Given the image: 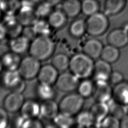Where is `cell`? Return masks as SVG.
Wrapping results in <instances>:
<instances>
[{"mask_svg": "<svg viewBox=\"0 0 128 128\" xmlns=\"http://www.w3.org/2000/svg\"><path fill=\"white\" fill-rule=\"evenodd\" d=\"M54 49V43L49 36H38L30 42L28 52L30 56L41 62L49 58Z\"/></svg>", "mask_w": 128, "mask_h": 128, "instance_id": "2", "label": "cell"}, {"mask_svg": "<svg viewBox=\"0 0 128 128\" xmlns=\"http://www.w3.org/2000/svg\"><path fill=\"white\" fill-rule=\"evenodd\" d=\"M124 80L122 74L118 71H112L108 81L114 86Z\"/></svg>", "mask_w": 128, "mask_h": 128, "instance_id": "40", "label": "cell"}, {"mask_svg": "<svg viewBox=\"0 0 128 128\" xmlns=\"http://www.w3.org/2000/svg\"><path fill=\"white\" fill-rule=\"evenodd\" d=\"M44 1L53 7L56 6L58 4H60L62 2V0H44Z\"/></svg>", "mask_w": 128, "mask_h": 128, "instance_id": "44", "label": "cell"}, {"mask_svg": "<svg viewBox=\"0 0 128 128\" xmlns=\"http://www.w3.org/2000/svg\"><path fill=\"white\" fill-rule=\"evenodd\" d=\"M80 80L71 72L64 71L58 74L54 84L58 90L70 93L77 89L80 82Z\"/></svg>", "mask_w": 128, "mask_h": 128, "instance_id": "8", "label": "cell"}, {"mask_svg": "<svg viewBox=\"0 0 128 128\" xmlns=\"http://www.w3.org/2000/svg\"><path fill=\"white\" fill-rule=\"evenodd\" d=\"M94 62L84 52L78 53L70 58L69 70L80 80L88 78L92 75Z\"/></svg>", "mask_w": 128, "mask_h": 128, "instance_id": "1", "label": "cell"}, {"mask_svg": "<svg viewBox=\"0 0 128 128\" xmlns=\"http://www.w3.org/2000/svg\"><path fill=\"white\" fill-rule=\"evenodd\" d=\"M69 32L75 38H80L83 36L86 32V20L79 18L72 21L69 27Z\"/></svg>", "mask_w": 128, "mask_h": 128, "instance_id": "27", "label": "cell"}, {"mask_svg": "<svg viewBox=\"0 0 128 128\" xmlns=\"http://www.w3.org/2000/svg\"><path fill=\"white\" fill-rule=\"evenodd\" d=\"M20 6V0H0V8L4 15H16Z\"/></svg>", "mask_w": 128, "mask_h": 128, "instance_id": "25", "label": "cell"}, {"mask_svg": "<svg viewBox=\"0 0 128 128\" xmlns=\"http://www.w3.org/2000/svg\"><path fill=\"white\" fill-rule=\"evenodd\" d=\"M110 64L102 59L94 62L92 76L94 81H108L112 72Z\"/></svg>", "mask_w": 128, "mask_h": 128, "instance_id": "12", "label": "cell"}, {"mask_svg": "<svg viewBox=\"0 0 128 128\" xmlns=\"http://www.w3.org/2000/svg\"><path fill=\"white\" fill-rule=\"evenodd\" d=\"M41 66L40 61L30 55L22 59L18 70L24 80H30L37 77Z\"/></svg>", "mask_w": 128, "mask_h": 128, "instance_id": "7", "label": "cell"}, {"mask_svg": "<svg viewBox=\"0 0 128 128\" xmlns=\"http://www.w3.org/2000/svg\"></svg>", "mask_w": 128, "mask_h": 128, "instance_id": "48", "label": "cell"}, {"mask_svg": "<svg viewBox=\"0 0 128 128\" xmlns=\"http://www.w3.org/2000/svg\"><path fill=\"white\" fill-rule=\"evenodd\" d=\"M1 82L4 88L10 92H22L26 88L24 80L18 70H6L2 76Z\"/></svg>", "mask_w": 128, "mask_h": 128, "instance_id": "6", "label": "cell"}, {"mask_svg": "<svg viewBox=\"0 0 128 128\" xmlns=\"http://www.w3.org/2000/svg\"><path fill=\"white\" fill-rule=\"evenodd\" d=\"M7 110L4 107H0V128H6L9 124V117Z\"/></svg>", "mask_w": 128, "mask_h": 128, "instance_id": "39", "label": "cell"}, {"mask_svg": "<svg viewBox=\"0 0 128 128\" xmlns=\"http://www.w3.org/2000/svg\"><path fill=\"white\" fill-rule=\"evenodd\" d=\"M70 62V58L67 55L59 53L52 57L51 64L58 72H63L69 68Z\"/></svg>", "mask_w": 128, "mask_h": 128, "instance_id": "30", "label": "cell"}, {"mask_svg": "<svg viewBox=\"0 0 128 128\" xmlns=\"http://www.w3.org/2000/svg\"><path fill=\"white\" fill-rule=\"evenodd\" d=\"M8 36L6 28L4 24L0 22V41L4 40L6 37Z\"/></svg>", "mask_w": 128, "mask_h": 128, "instance_id": "42", "label": "cell"}, {"mask_svg": "<svg viewBox=\"0 0 128 128\" xmlns=\"http://www.w3.org/2000/svg\"><path fill=\"white\" fill-rule=\"evenodd\" d=\"M36 5L31 0H21V6L16 16L23 26H32L40 18L36 12Z\"/></svg>", "mask_w": 128, "mask_h": 128, "instance_id": "5", "label": "cell"}, {"mask_svg": "<svg viewBox=\"0 0 128 128\" xmlns=\"http://www.w3.org/2000/svg\"><path fill=\"white\" fill-rule=\"evenodd\" d=\"M3 13L2 12V10H0V22H1V20H2V16H3Z\"/></svg>", "mask_w": 128, "mask_h": 128, "instance_id": "47", "label": "cell"}, {"mask_svg": "<svg viewBox=\"0 0 128 128\" xmlns=\"http://www.w3.org/2000/svg\"><path fill=\"white\" fill-rule=\"evenodd\" d=\"M100 4L97 0H83L82 2V12L86 16H90L98 12Z\"/></svg>", "mask_w": 128, "mask_h": 128, "instance_id": "33", "label": "cell"}, {"mask_svg": "<svg viewBox=\"0 0 128 128\" xmlns=\"http://www.w3.org/2000/svg\"><path fill=\"white\" fill-rule=\"evenodd\" d=\"M58 72L52 64H46L41 66L37 78L40 83L52 85L58 76Z\"/></svg>", "mask_w": 128, "mask_h": 128, "instance_id": "14", "label": "cell"}, {"mask_svg": "<svg viewBox=\"0 0 128 128\" xmlns=\"http://www.w3.org/2000/svg\"><path fill=\"white\" fill-rule=\"evenodd\" d=\"M126 0H106L104 13L107 16H114L121 12L124 8Z\"/></svg>", "mask_w": 128, "mask_h": 128, "instance_id": "24", "label": "cell"}, {"mask_svg": "<svg viewBox=\"0 0 128 128\" xmlns=\"http://www.w3.org/2000/svg\"><path fill=\"white\" fill-rule=\"evenodd\" d=\"M15 125L17 128H42V124L38 118H26L21 114L16 118L15 120Z\"/></svg>", "mask_w": 128, "mask_h": 128, "instance_id": "32", "label": "cell"}, {"mask_svg": "<svg viewBox=\"0 0 128 128\" xmlns=\"http://www.w3.org/2000/svg\"><path fill=\"white\" fill-rule=\"evenodd\" d=\"M30 40L23 35L12 38L9 44L10 49L11 51L19 54H24L29 50Z\"/></svg>", "mask_w": 128, "mask_h": 128, "instance_id": "22", "label": "cell"}, {"mask_svg": "<svg viewBox=\"0 0 128 128\" xmlns=\"http://www.w3.org/2000/svg\"><path fill=\"white\" fill-rule=\"evenodd\" d=\"M109 106V113L110 114L116 117L120 120L126 114V106L120 104L112 100V102H106Z\"/></svg>", "mask_w": 128, "mask_h": 128, "instance_id": "36", "label": "cell"}, {"mask_svg": "<svg viewBox=\"0 0 128 128\" xmlns=\"http://www.w3.org/2000/svg\"><path fill=\"white\" fill-rule=\"evenodd\" d=\"M118 48L108 44L104 46L100 54V58L110 64L116 62L120 58Z\"/></svg>", "mask_w": 128, "mask_h": 128, "instance_id": "26", "label": "cell"}, {"mask_svg": "<svg viewBox=\"0 0 128 128\" xmlns=\"http://www.w3.org/2000/svg\"><path fill=\"white\" fill-rule=\"evenodd\" d=\"M104 46L102 43L96 38H90L86 40L82 48L83 52L93 60L100 56Z\"/></svg>", "mask_w": 128, "mask_h": 128, "instance_id": "17", "label": "cell"}, {"mask_svg": "<svg viewBox=\"0 0 128 128\" xmlns=\"http://www.w3.org/2000/svg\"><path fill=\"white\" fill-rule=\"evenodd\" d=\"M4 68L6 70H18L22 58L20 54L12 51L4 53L0 58Z\"/></svg>", "mask_w": 128, "mask_h": 128, "instance_id": "23", "label": "cell"}, {"mask_svg": "<svg viewBox=\"0 0 128 128\" xmlns=\"http://www.w3.org/2000/svg\"><path fill=\"white\" fill-rule=\"evenodd\" d=\"M33 30L38 36H49L50 32L51 26L48 20L39 18L32 26Z\"/></svg>", "mask_w": 128, "mask_h": 128, "instance_id": "34", "label": "cell"}, {"mask_svg": "<svg viewBox=\"0 0 128 128\" xmlns=\"http://www.w3.org/2000/svg\"><path fill=\"white\" fill-rule=\"evenodd\" d=\"M112 100L122 105L128 106V82L123 80L112 88Z\"/></svg>", "mask_w": 128, "mask_h": 128, "instance_id": "15", "label": "cell"}, {"mask_svg": "<svg viewBox=\"0 0 128 128\" xmlns=\"http://www.w3.org/2000/svg\"><path fill=\"white\" fill-rule=\"evenodd\" d=\"M84 104V98L78 92H70L60 100L58 106L60 111L71 116L77 114Z\"/></svg>", "mask_w": 128, "mask_h": 128, "instance_id": "4", "label": "cell"}, {"mask_svg": "<svg viewBox=\"0 0 128 128\" xmlns=\"http://www.w3.org/2000/svg\"><path fill=\"white\" fill-rule=\"evenodd\" d=\"M2 20V22L6 28L8 36L12 38L21 35L24 26L18 22L16 15H4Z\"/></svg>", "mask_w": 128, "mask_h": 128, "instance_id": "13", "label": "cell"}, {"mask_svg": "<svg viewBox=\"0 0 128 128\" xmlns=\"http://www.w3.org/2000/svg\"><path fill=\"white\" fill-rule=\"evenodd\" d=\"M112 88L108 81H96L92 97L96 102H108L112 98Z\"/></svg>", "mask_w": 128, "mask_h": 128, "instance_id": "9", "label": "cell"}, {"mask_svg": "<svg viewBox=\"0 0 128 128\" xmlns=\"http://www.w3.org/2000/svg\"><path fill=\"white\" fill-rule=\"evenodd\" d=\"M68 17L60 8L53 10L48 16V22L51 28L60 29L64 27L67 22Z\"/></svg>", "mask_w": 128, "mask_h": 128, "instance_id": "21", "label": "cell"}, {"mask_svg": "<svg viewBox=\"0 0 128 128\" xmlns=\"http://www.w3.org/2000/svg\"><path fill=\"white\" fill-rule=\"evenodd\" d=\"M24 27V28H23L22 32V33H24L22 34L23 36L28 38L30 40H32L36 36V35L33 30L32 26H27Z\"/></svg>", "mask_w": 128, "mask_h": 128, "instance_id": "41", "label": "cell"}, {"mask_svg": "<svg viewBox=\"0 0 128 128\" xmlns=\"http://www.w3.org/2000/svg\"><path fill=\"white\" fill-rule=\"evenodd\" d=\"M94 83L88 78L82 79L80 82L76 89L78 93L84 98L92 96L94 91Z\"/></svg>", "mask_w": 128, "mask_h": 128, "instance_id": "31", "label": "cell"}, {"mask_svg": "<svg viewBox=\"0 0 128 128\" xmlns=\"http://www.w3.org/2000/svg\"><path fill=\"white\" fill-rule=\"evenodd\" d=\"M36 94L38 97L43 101L54 100L56 96L54 89L52 84L40 82L37 86Z\"/></svg>", "mask_w": 128, "mask_h": 128, "instance_id": "28", "label": "cell"}, {"mask_svg": "<svg viewBox=\"0 0 128 128\" xmlns=\"http://www.w3.org/2000/svg\"><path fill=\"white\" fill-rule=\"evenodd\" d=\"M24 101L22 92H10L4 100L3 107L8 112L15 113L20 110Z\"/></svg>", "mask_w": 128, "mask_h": 128, "instance_id": "10", "label": "cell"}, {"mask_svg": "<svg viewBox=\"0 0 128 128\" xmlns=\"http://www.w3.org/2000/svg\"><path fill=\"white\" fill-rule=\"evenodd\" d=\"M120 120L116 117L110 114L108 115L100 124L99 126L107 128H120Z\"/></svg>", "mask_w": 128, "mask_h": 128, "instance_id": "38", "label": "cell"}, {"mask_svg": "<svg viewBox=\"0 0 128 128\" xmlns=\"http://www.w3.org/2000/svg\"><path fill=\"white\" fill-rule=\"evenodd\" d=\"M53 6L42 1L36 5L35 8L40 18L48 17L53 10Z\"/></svg>", "mask_w": 128, "mask_h": 128, "instance_id": "37", "label": "cell"}, {"mask_svg": "<svg viewBox=\"0 0 128 128\" xmlns=\"http://www.w3.org/2000/svg\"><path fill=\"white\" fill-rule=\"evenodd\" d=\"M3 68H4V67H3V66H2V64L1 58H0V73L2 72Z\"/></svg>", "mask_w": 128, "mask_h": 128, "instance_id": "46", "label": "cell"}, {"mask_svg": "<svg viewBox=\"0 0 128 128\" xmlns=\"http://www.w3.org/2000/svg\"><path fill=\"white\" fill-rule=\"evenodd\" d=\"M60 112L58 104L54 100H44L40 104V117L52 120Z\"/></svg>", "mask_w": 128, "mask_h": 128, "instance_id": "20", "label": "cell"}, {"mask_svg": "<svg viewBox=\"0 0 128 128\" xmlns=\"http://www.w3.org/2000/svg\"><path fill=\"white\" fill-rule=\"evenodd\" d=\"M20 112L25 118H38L40 116V104L33 100H25Z\"/></svg>", "mask_w": 128, "mask_h": 128, "instance_id": "16", "label": "cell"}, {"mask_svg": "<svg viewBox=\"0 0 128 128\" xmlns=\"http://www.w3.org/2000/svg\"><path fill=\"white\" fill-rule=\"evenodd\" d=\"M60 8L68 18H74L82 12V2L80 0H64L60 3Z\"/></svg>", "mask_w": 128, "mask_h": 128, "instance_id": "19", "label": "cell"}, {"mask_svg": "<svg viewBox=\"0 0 128 128\" xmlns=\"http://www.w3.org/2000/svg\"><path fill=\"white\" fill-rule=\"evenodd\" d=\"M89 112L94 124H99L108 115L109 106L106 102H96L90 107Z\"/></svg>", "mask_w": 128, "mask_h": 128, "instance_id": "18", "label": "cell"}, {"mask_svg": "<svg viewBox=\"0 0 128 128\" xmlns=\"http://www.w3.org/2000/svg\"><path fill=\"white\" fill-rule=\"evenodd\" d=\"M75 122L78 126L80 128H88L94 124L89 110L79 112L76 114Z\"/></svg>", "mask_w": 128, "mask_h": 128, "instance_id": "35", "label": "cell"}, {"mask_svg": "<svg viewBox=\"0 0 128 128\" xmlns=\"http://www.w3.org/2000/svg\"><path fill=\"white\" fill-rule=\"evenodd\" d=\"M86 32L92 36H98L106 32L109 20L104 13L98 12L89 16L86 20Z\"/></svg>", "mask_w": 128, "mask_h": 128, "instance_id": "3", "label": "cell"}, {"mask_svg": "<svg viewBox=\"0 0 128 128\" xmlns=\"http://www.w3.org/2000/svg\"><path fill=\"white\" fill-rule=\"evenodd\" d=\"M54 124L60 128H70L76 122L72 116L60 112L52 120Z\"/></svg>", "mask_w": 128, "mask_h": 128, "instance_id": "29", "label": "cell"}, {"mask_svg": "<svg viewBox=\"0 0 128 128\" xmlns=\"http://www.w3.org/2000/svg\"><path fill=\"white\" fill-rule=\"evenodd\" d=\"M34 3L36 4L38 3H40L42 1H44V0H31Z\"/></svg>", "mask_w": 128, "mask_h": 128, "instance_id": "45", "label": "cell"}, {"mask_svg": "<svg viewBox=\"0 0 128 128\" xmlns=\"http://www.w3.org/2000/svg\"><path fill=\"white\" fill-rule=\"evenodd\" d=\"M108 44L118 48L126 46L128 44V32L123 28L111 30L106 38Z\"/></svg>", "mask_w": 128, "mask_h": 128, "instance_id": "11", "label": "cell"}, {"mask_svg": "<svg viewBox=\"0 0 128 128\" xmlns=\"http://www.w3.org/2000/svg\"><path fill=\"white\" fill-rule=\"evenodd\" d=\"M120 128H128V114H126L120 120Z\"/></svg>", "mask_w": 128, "mask_h": 128, "instance_id": "43", "label": "cell"}]
</instances>
